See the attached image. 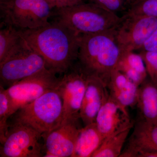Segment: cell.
Returning <instances> with one entry per match:
<instances>
[{"label":"cell","instance_id":"cell-21","mask_svg":"<svg viewBox=\"0 0 157 157\" xmlns=\"http://www.w3.org/2000/svg\"><path fill=\"white\" fill-rule=\"evenodd\" d=\"M11 116L10 103L6 89L0 86V141L3 143L9 129L8 121Z\"/></svg>","mask_w":157,"mask_h":157},{"label":"cell","instance_id":"cell-7","mask_svg":"<svg viewBox=\"0 0 157 157\" xmlns=\"http://www.w3.org/2000/svg\"><path fill=\"white\" fill-rule=\"evenodd\" d=\"M48 69L22 79L6 89L11 116L21 107L33 102L50 90L56 88L60 76Z\"/></svg>","mask_w":157,"mask_h":157},{"label":"cell","instance_id":"cell-9","mask_svg":"<svg viewBox=\"0 0 157 157\" xmlns=\"http://www.w3.org/2000/svg\"><path fill=\"white\" fill-rule=\"evenodd\" d=\"M87 80V74L80 67L77 61L66 73L61 75L57 88L63 101L62 124L72 120L80 119L79 111Z\"/></svg>","mask_w":157,"mask_h":157},{"label":"cell","instance_id":"cell-10","mask_svg":"<svg viewBox=\"0 0 157 157\" xmlns=\"http://www.w3.org/2000/svg\"><path fill=\"white\" fill-rule=\"evenodd\" d=\"M115 28L116 40L121 52L140 50L157 28V17L126 16Z\"/></svg>","mask_w":157,"mask_h":157},{"label":"cell","instance_id":"cell-4","mask_svg":"<svg viewBox=\"0 0 157 157\" xmlns=\"http://www.w3.org/2000/svg\"><path fill=\"white\" fill-rule=\"evenodd\" d=\"M57 87L21 107L9 117L8 124L25 125L42 135L61 125L63 119V101Z\"/></svg>","mask_w":157,"mask_h":157},{"label":"cell","instance_id":"cell-13","mask_svg":"<svg viewBox=\"0 0 157 157\" xmlns=\"http://www.w3.org/2000/svg\"><path fill=\"white\" fill-rule=\"evenodd\" d=\"M157 151V125L138 118L125 148L120 157H138L143 153Z\"/></svg>","mask_w":157,"mask_h":157},{"label":"cell","instance_id":"cell-2","mask_svg":"<svg viewBox=\"0 0 157 157\" xmlns=\"http://www.w3.org/2000/svg\"><path fill=\"white\" fill-rule=\"evenodd\" d=\"M121 55L115 28L80 36L77 62L88 75L101 79L107 86Z\"/></svg>","mask_w":157,"mask_h":157},{"label":"cell","instance_id":"cell-17","mask_svg":"<svg viewBox=\"0 0 157 157\" xmlns=\"http://www.w3.org/2000/svg\"><path fill=\"white\" fill-rule=\"evenodd\" d=\"M116 70L123 73L138 86L148 77L142 57L134 51L121 52Z\"/></svg>","mask_w":157,"mask_h":157},{"label":"cell","instance_id":"cell-28","mask_svg":"<svg viewBox=\"0 0 157 157\" xmlns=\"http://www.w3.org/2000/svg\"><path fill=\"white\" fill-rule=\"evenodd\" d=\"M143 0H126L125 7L126 6H129V8L131 6H134L137 3L141 2Z\"/></svg>","mask_w":157,"mask_h":157},{"label":"cell","instance_id":"cell-14","mask_svg":"<svg viewBox=\"0 0 157 157\" xmlns=\"http://www.w3.org/2000/svg\"><path fill=\"white\" fill-rule=\"evenodd\" d=\"M109 94L107 86L101 79L87 75L86 90L79 111L84 126L95 123L98 112Z\"/></svg>","mask_w":157,"mask_h":157},{"label":"cell","instance_id":"cell-24","mask_svg":"<svg viewBox=\"0 0 157 157\" xmlns=\"http://www.w3.org/2000/svg\"><path fill=\"white\" fill-rule=\"evenodd\" d=\"M105 10L117 14L125 8L126 0H90Z\"/></svg>","mask_w":157,"mask_h":157},{"label":"cell","instance_id":"cell-19","mask_svg":"<svg viewBox=\"0 0 157 157\" xmlns=\"http://www.w3.org/2000/svg\"><path fill=\"white\" fill-rule=\"evenodd\" d=\"M131 129H127L105 138L92 157H120Z\"/></svg>","mask_w":157,"mask_h":157},{"label":"cell","instance_id":"cell-29","mask_svg":"<svg viewBox=\"0 0 157 157\" xmlns=\"http://www.w3.org/2000/svg\"><path fill=\"white\" fill-rule=\"evenodd\" d=\"M46 1H47V2H48V3H49V4H50L51 6H52V0H46Z\"/></svg>","mask_w":157,"mask_h":157},{"label":"cell","instance_id":"cell-11","mask_svg":"<svg viewBox=\"0 0 157 157\" xmlns=\"http://www.w3.org/2000/svg\"><path fill=\"white\" fill-rule=\"evenodd\" d=\"M79 119L67 121L42 135L44 157H73L81 127Z\"/></svg>","mask_w":157,"mask_h":157},{"label":"cell","instance_id":"cell-27","mask_svg":"<svg viewBox=\"0 0 157 157\" xmlns=\"http://www.w3.org/2000/svg\"><path fill=\"white\" fill-rule=\"evenodd\" d=\"M138 157H157V151L143 153Z\"/></svg>","mask_w":157,"mask_h":157},{"label":"cell","instance_id":"cell-5","mask_svg":"<svg viewBox=\"0 0 157 157\" xmlns=\"http://www.w3.org/2000/svg\"><path fill=\"white\" fill-rule=\"evenodd\" d=\"M53 9L46 0H1L2 24L20 30L43 26L49 22Z\"/></svg>","mask_w":157,"mask_h":157},{"label":"cell","instance_id":"cell-25","mask_svg":"<svg viewBox=\"0 0 157 157\" xmlns=\"http://www.w3.org/2000/svg\"><path fill=\"white\" fill-rule=\"evenodd\" d=\"M157 50V28L147 40L140 51H151Z\"/></svg>","mask_w":157,"mask_h":157},{"label":"cell","instance_id":"cell-30","mask_svg":"<svg viewBox=\"0 0 157 157\" xmlns=\"http://www.w3.org/2000/svg\"></svg>","mask_w":157,"mask_h":157},{"label":"cell","instance_id":"cell-1","mask_svg":"<svg viewBox=\"0 0 157 157\" xmlns=\"http://www.w3.org/2000/svg\"><path fill=\"white\" fill-rule=\"evenodd\" d=\"M21 31L26 42L45 60L48 70L62 75L77 61L80 36L62 23L54 21Z\"/></svg>","mask_w":157,"mask_h":157},{"label":"cell","instance_id":"cell-3","mask_svg":"<svg viewBox=\"0 0 157 157\" xmlns=\"http://www.w3.org/2000/svg\"><path fill=\"white\" fill-rule=\"evenodd\" d=\"M52 17L79 36L102 33L115 28L122 17L93 3L55 8Z\"/></svg>","mask_w":157,"mask_h":157},{"label":"cell","instance_id":"cell-26","mask_svg":"<svg viewBox=\"0 0 157 157\" xmlns=\"http://www.w3.org/2000/svg\"><path fill=\"white\" fill-rule=\"evenodd\" d=\"M82 0H52L53 8L74 6L82 3Z\"/></svg>","mask_w":157,"mask_h":157},{"label":"cell","instance_id":"cell-15","mask_svg":"<svg viewBox=\"0 0 157 157\" xmlns=\"http://www.w3.org/2000/svg\"><path fill=\"white\" fill-rule=\"evenodd\" d=\"M139 86L116 69L112 72L107 85L109 95L127 108L136 105Z\"/></svg>","mask_w":157,"mask_h":157},{"label":"cell","instance_id":"cell-6","mask_svg":"<svg viewBox=\"0 0 157 157\" xmlns=\"http://www.w3.org/2000/svg\"><path fill=\"white\" fill-rule=\"evenodd\" d=\"M48 69L44 59L22 42L0 63V86L6 89L22 79Z\"/></svg>","mask_w":157,"mask_h":157},{"label":"cell","instance_id":"cell-8","mask_svg":"<svg viewBox=\"0 0 157 157\" xmlns=\"http://www.w3.org/2000/svg\"><path fill=\"white\" fill-rule=\"evenodd\" d=\"M42 135L25 125L9 124L6 138L0 148L1 157H44Z\"/></svg>","mask_w":157,"mask_h":157},{"label":"cell","instance_id":"cell-22","mask_svg":"<svg viewBox=\"0 0 157 157\" xmlns=\"http://www.w3.org/2000/svg\"><path fill=\"white\" fill-rule=\"evenodd\" d=\"M131 14L157 17V0H143L131 7Z\"/></svg>","mask_w":157,"mask_h":157},{"label":"cell","instance_id":"cell-16","mask_svg":"<svg viewBox=\"0 0 157 157\" xmlns=\"http://www.w3.org/2000/svg\"><path fill=\"white\" fill-rule=\"evenodd\" d=\"M136 106L138 118L157 125V86L148 77L139 86Z\"/></svg>","mask_w":157,"mask_h":157},{"label":"cell","instance_id":"cell-18","mask_svg":"<svg viewBox=\"0 0 157 157\" xmlns=\"http://www.w3.org/2000/svg\"><path fill=\"white\" fill-rule=\"evenodd\" d=\"M105 139L96 123L80 129L73 157H90Z\"/></svg>","mask_w":157,"mask_h":157},{"label":"cell","instance_id":"cell-12","mask_svg":"<svg viewBox=\"0 0 157 157\" xmlns=\"http://www.w3.org/2000/svg\"><path fill=\"white\" fill-rule=\"evenodd\" d=\"M127 108L108 95L98 112L95 122L105 139L134 127L135 123L131 119Z\"/></svg>","mask_w":157,"mask_h":157},{"label":"cell","instance_id":"cell-23","mask_svg":"<svg viewBox=\"0 0 157 157\" xmlns=\"http://www.w3.org/2000/svg\"><path fill=\"white\" fill-rule=\"evenodd\" d=\"M139 54L145 64L148 77L157 86V50L140 51Z\"/></svg>","mask_w":157,"mask_h":157},{"label":"cell","instance_id":"cell-20","mask_svg":"<svg viewBox=\"0 0 157 157\" xmlns=\"http://www.w3.org/2000/svg\"><path fill=\"white\" fill-rule=\"evenodd\" d=\"M6 26L0 30V63L4 61L23 40L21 30L11 26Z\"/></svg>","mask_w":157,"mask_h":157}]
</instances>
